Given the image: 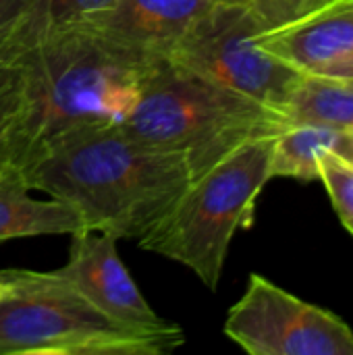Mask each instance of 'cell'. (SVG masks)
<instances>
[{"label": "cell", "instance_id": "obj_22", "mask_svg": "<svg viewBox=\"0 0 353 355\" xmlns=\"http://www.w3.org/2000/svg\"><path fill=\"white\" fill-rule=\"evenodd\" d=\"M341 2H350V4H353V0H337L335 4H341Z\"/></svg>", "mask_w": 353, "mask_h": 355}, {"label": "cell", "instance_id": "obj_16", "mask_svg": "<svg viewBox=\"0 0 353 355\" xmlns=\"http://www.w3.org/2000/svg\"><path fill=\"white\" fill-rule=\"evenodd\" d=\"M248 8L266 31L281 29L304 21L325 8H329L335 0H227Z\"/></svg>", "mask_w": 353, "mask_h": 355}, {"label": "cell", "instance_id": "obj_7", "mask_svg": "<svg viewBox=\"0 0 353 355\" xmlns=\"http://www.w3.org/2000/svg\"><path fill=\"white\" fill-rule=\"evenodd\" d=\"M225 335L252 355H353V331L341 316L260 275H250L231 306Z\"/></svg>", "mask_w": 353, "mask_h": 355}, {"label": "cell", "instance_id": "obj_2", "mask_svg": "<svg viewBox=\"0 0 353 355\" xmlns=\"http://www.w3.org/2000/svg\"><path fill=\"white\" fill-rule=\"evenodd\" d=\"M29 189L73 206L85 229L141 239L191 183L185 162L133 139L121 125L75 135L23 168Z\"/></svg>", "mask_w": 353, "mask_h": 355}, {"label": "cell", "instance_id": "obj_14", "mask_svg": "<svg viewBox=\"0 0 353 355\" xmlns=\"http://www.w3.org/2000/svg\"><path fill=\"white\" fill-rule=\"evenodd\" d=\"M25 116L27 87L23 67L17 58L0 52V181L21 175Z\"/></svg>", "mask_w": 353, "mask_h": 355}, {"label": "cell", "instance_id": "obj_1", "mask_svg": "<svg viewBox=\"0 0 353 355\" xmlns=\"http://www.w3.org/2000/svg\"><path fill=\"white\" fill-rule=\"evenodd\" d=\"M0 52L17 58L25 73L21 173L75 135L123 125L156 60L83 23Z\"/></svg>", "mask_w": 353, "mask_h": 355}, {"label": "cell", "instance_id": "obj_18", "mask_svg": "<svg viewBox=\"0 0 353 355\" xmlns=\"http://www.w3.org/2000/svg\"><path fill=\"white\" fill-rule=\"evenodd\" d=\"M31 6L33 0H0V42L27 19Z\"/></svg>", "mask_w": 353, "mask_h": 355}, {"label": "cell", "instance_id": "obj_9", "mask_svg": "<svg viewBox=\"0 0 353 355\" xmlns=\"http://www.w3.org/2000/svg\"><path fill=\"white\" fill-rule=\"evenodd\" d=\"M218 0H112L83 25L152 58H164ZM81 25V23H79Z\"/></svg>", "mask_w": 353, "mask_h": 355}, {"label": "cell", "instance_id": "obj_17", "mask_svg": "<svg viewBox=\"0 0 353 355\" xmlns=\"http://www.w3.org/2000/svg\"><path fill=\"white\" fill-rule=\"evenodd\" d=\"M318 181L325 183L333 206L343 225L353 220V168L335 154H329L320 160Z\"/></svg>", "mask_w": 353, "mask_h": 355}, {"label": "cell", "instance_id": "obj_5", "mask_svg": "<svg viewBox=\"0 0 353 355\" xmlns=\"http://www.w3.org/2000/svg\"><path fill=\"white\" fill-rule=\"evenodd\" d=\"M275 135L246 141L191 181L169 214L139 239V248L179 262L216 291L231 241L250 227L256 200L273 179Z\"/></svg>", "mask_w": 353, "mask_h": 355}, {"label": "cell", "instance_id": "obj_11", "mask_svg": "<svg viewBox=\"0 0 353 355\" xmlns=\"http://www.w3.org/2000/svg\"><path fill=\"white\" fill-rule=\"evenodd\" d=\"M23 175L0 181V241L83 231L81 214L62 200H35Z\"/></svg>", "mask_w": 353, "mask_h": 355}, {"label": "cell", "instance_id": "obj_8", "mask_svg": "<svg viewBox=\"0 0 353 355\" xmlns=\"http://www.w3.org/2000/svg\"><path fill=\"white\" fill-rule=\"evenodd\" d=\"M69 262L58 268L73 285L112 320L141 331H173L177 324L158 316L131 279L117 252V239L98 231L71 235Z\"/></svg>", "mask_w": 353, "mask_h": 355}, {"label": "cell", "instance_id": "obj_21", "mask_svg": "<svg viewBox=\"0 0 353 355\" xmlns=\"http://www.w3.org/2000/svg\"><path fill=\"white\" fill-rule=\"evenodd\" d=\"M6 289H8V275L6 270H0V297L6 293Z\"/></svg>", "mask_w": 353, "mask_h": 355}, {"label": "cell", "instance_id": "obj_12", "mask_svg": "<svg viewBox=\"0 0 353 355\" xmlns=\"http://www.w3.org/2000/svg\"><path fill=\"white\" fill-rule=\"evenodd\" d=\"M283 119L285 125H318L353 133V81L304 75Z\"/></svg>", "mask_w": 353, "mask_h": 355}, {"label": "cell", "instance_id": "obj_13", "mask_svg": "<svg viewBox=\"0 0 353 355\" xmlns=\"http://www.w3.org/2000/svg\"><path fill=\"white\" fill-rule=\"evenodd\" d=\"M343 131L318 125H285L273 144V177L318 181L320 160L335 154Z\"/></svg>", "mask_w": 353, "mask_h": 355}, {"label": "cell", "instance_id": "obj_10", "mask_svg": "<svg viewBox=\"0 0 353 355\" xmlns=\"http://www.w3.org/2000/svg\"><path fill=\"white\" fill-rule=\"evenodd\" d=\"M258 42L300 73L316 75L353 54V4H331L304 21L264 31Z\"/></svg>", "mask_w": 353, "mask_h": 355}, {"label": "cell", "instance_id": "obj_3", "mask_svg": "<svg viewBox=\"0 0 353 355\" xmlns=\"http://www.w3.org/2000/svg\"><path fill=\"white\" fill-rule=\"evenodd\" d=\"M121 127L133 139L181 158L196 181L246 141L279 133L285 119L256 100L156 58Z\"/></svg>", "mask_w": 353, "mask_h": 355}, {"label": "cell", "instance_id": "obj_23", "mask_svg": "<svg viewBox=\"0 0 353 355\" xmlns=\"http://www.w3.org/2000/svg\"><path fill=\"white\" fill-rule=\"evenodd\" d=\"M335 2H337V0H335ZM335 2H333V4H335Z\"/></svg>", "mask_w": 353, "mask_h": 355}, {"label": "cell", "instance_id": "obj_19", "mask_svg": "<svg viewBox=\"0 0 353 355\" xmlns=\"http://www.w3.org/2000/svg\"><path fill=\"white\" fill-rule=\"evenodd\" d=\"M316 75L353 81V54L352 56H347V58H343V60H339V62H335V64H331V67H327V69H322V71L316 73Z\"/></svg>", "mask_w": 353, "mask_h": 355}, {"label": "cell", "instance_id": "obj_6", "mask_svg": "<svg viewBox=\"0 0 353 355\" xmlns=\"http://www.w3.org/2000/svg\"><path fill=\"white\" fill-rule=\"evenodd\" d=\"M264 31V25L248 8L218 0L164 58L283 116L304 73L260 46L258 40Z\"/></svg>", "mask_w": 353, "mask_h": 355}, {"label": "cell", "instance_id": "obj_4", "mask_svg": "<svg viewBox=\"0 0 353 355\" xmlns=\"http://www.w3.org/2000/svg\"><path fill=\"white\" fill-rule=\"evenodd\" d=\"M0 355H166L185 345L181 327L141 331L98 310L60 270H6Z\"/></svg>", "mask_w": 353, "mask_h": 355}, {"label": "cell", "instance_id": "obj_20", "mask_svg": "<svg viewBox=\"0 0 353 355\" xmlns=\"http://www.w3.org/2000/svg\"><path fill=\"white\" fill-rule=\"evenodd\" d=\"M335 156L341 158L345 164H350L353 168V133H345L343 131V135L339 139V146L335 150Z\"/></svg>", "mask_w": 353, "mask_h": 355}, {"label": "cell", "instance_id": "obj_15", "mask_svg": "<svg viewBox=\"0 0 353 355\" xmlns=\"http://www.w3.org/2000/svg\"><path fill=\"white\" fill-rule=\"evenodd\" d=\"M112 0H33L27 19L0 42V50H15L44 33L73 27L104 10Z\"/></svg>", "mask_w": 353, "mask_h": 355}]
</instances>
